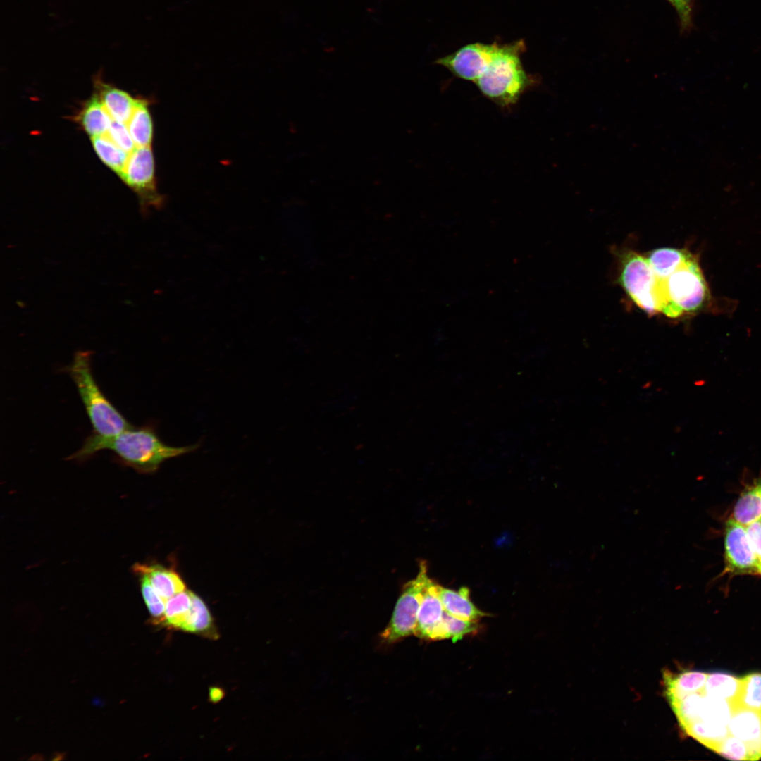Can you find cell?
I'll return each instance as SVG.
<instances>
[{
	"instance_id": "44dd1931",
	"label": "cell",
	"mask_w": 761,
	"mask_h": 761,
	"mask_svg": "<svg viewBox=\"0 0 761 761\" xmlns=\"http://www.w3.org/2000/svg\"><path fill=\"white\" fill-rule=\"evenodd\" d=\"M91 140L101 161L119 175L127 163L130 154L118 147L106 135L91 137Z\"/></svg>"
},
{
	"instance_id": "7a4b0ae2",
	"label": "cell",
	"mask_w": 761,
	"mask_h": 761,
	"mask_svg": "<svg viewBox=\"0 0 761 761\" xmlns=\"http://www.w3.org/2000/svg\"><path fill=\"white\" fill-rule=\"evenodd\" d=\"M525 49L522 39L500 44L493 61L474 82L484 97L502 107L518 101L534 80L522 66L521 56Z\"/></svg>"
},
{
	"instance_id": "f1b7e54d",
	"label": "cell",
	"mask_w": 761,
	"mask_h": 761,
	"mask_svg": "<svg viewBox=\"0 0 761 761\" xmlns=\"http://www.w3.org/2000/svg\"><path fill=\"white\" fill-rule=\"evenodd\" d=\"M679 16L681 28L688 29L692 24V0H667Z\"/></svg>"
},
{
	"instance_id": "d6986e66",
	"label": "cell",
	"mask_w": 761,
	"mask_h": 761,
	"mask_svg": "<svg viewBox=\"0 0 761 761\" xmlns=\"http://www.w3.org/2000/svg\"><path fill=\"white\" fill-rule=\"evenodd\" d=\"M686 249L660 248L652 250L646 256L657 280L667 278L691 255Z\"/></svg>"
},
{
	"instance_id": "9c48e42d",
	"label": "cell",
	"mask_w": 761,
	"mask_h": 761,
	"mask_svg": "<svg viewBox=\"0 0 761 761\" xmlns=\"http://www.w3.org/2000/svg\"><path fill=\"white\" fill-rule=\"evenodd\" d=\"M726 567L733 574H758V562L746 527L729 519L724 531Z\"/></svg>"
},
{
	"instance_id": "d4e9b609",
	"label": "cell",
	"mask_w": 761,
	"mask_h": 761,
	"mask_svg": "<svg viewBox=\"0 0 761 761\" xmlns=\"http://www.w3.org/2000/svg\"><path fill=\"white\" fill-rule=\"evenodd\" d=\"M734 707L761 710V673L753 672L741 677V685Z\"/></svg>"
},
{
	"instance_id": "2e32d148",
	"label": "cell",
	"mask_w": 761,
	"mask_h": 761,
	"mask_svg": "<svg viewBox=\"0 0 761 761\" xmlns=\"http://www.w3.org/2000/svg\"><path fill=\"white\" fill-rule=\"evenodd\" d=\"M760 519L761 476L741 494L733 511V519L744 526Z\"/></svg>"
},
{
	"instance_id": "5b68a950",
	"label": "cell",
	"mask_w": 761,
	"mask_h": 761,
	"mask_svg": "<svg viewBox=\"0 0 761 761\" xmlns=\"http://www.w3.org/2000/svg\"><path fill=\"white\" fill-rule=\"evenodd\" d=\"M431 580L428 575L427 564L425 561H421L416 577L404 584L390 621L380 634L384 643H396L404 638L414 635L419 607L425 589Z\"/></svg>"
},
{
	"instance_id": "603a6c76",
	"label": "cell",
	"mask_w": 761,
	"mask_h": 761,
	"mask_svg": "<svg viewBox=\"0 0 761 761\" xmlns=\"http://www.w3.org/2000/svg\"><path fill=\"white\" fill-rule=\"evenodd\" d=\"M192 592L185 590L166 601L163 626L169 629L182 630L185 624L192 604Z\"/></svg>"
},
{
	"instance_id": "e0dca14e",
	"label": "cell",
	"mask_w": 761,
	"mask_h": 761,
	"mask_svg": "<svg viewBox=\"0 0 761 761\" xmlns=\"http://www.w3.org/2000/svg\"><path fill=\"white\" fill-rule=\"evenodd\" d=\"M181 631L211 639H216L219 636L207 606L193 592L190 613Z\"/></svg>"
},
{
	"instance_id": "5bb4252c",
	"label": "cell",
	"mask_w": 761,
	"mask_h": 761,
	"mask_svg": "<svg viewBox=\"0 0 761 761\" xmlns=\"http://www.w3.org/2000/svg\"><path fill=\"white\" fill-rule=\"evenodd\" d=\"M75 120L91 137L105 135L113 120L97 94L85 103Z\"/></svg>"
},
{
	"instance_id": "1f68e13d",
	"label": "cell",
	"mask_w": 761,
	"mask_h": 761,
	"mask_svg": "<svg viewBox=\"0 0 761 761\" xmlns=\"http://www.w3.org/2000/svg\"><path fill=\"white\" fill-rule=\"evenodd\" d=\"M225 693L223 690L218 687H211L209 688V700L214 703H218L223 698Z\"/></svg>"
},
{
	"instance_id": "9a60e30c",
	"label": "cell",
	"mask_w": 761,
	"mask_h": 761,
	"mask_svg": "<svg viewBox=\"0 0 761 761\" xmlns=\"http://www.w3.org/2000/svg\"><path fill=\"white\" fill-rule=\"evenodd\" d=\"M728 724L731 735L744 742L761 736V710H755L742 707H734Z\"/></svg>"
},
{
	"instance_id": "4dcf8cb0",
	"label": "cell",
	"mask_w": 761,
	"mask_h": 761,
	"mask_svg": "<svg viewBox=\"0 0 761 761\" xmlns=\"http://www.w3.org/2000/svg\"><path fill=\"white\" fill-rule=\"evenodd\" d=\"M748 749V760H757L761 758V736L756 739L745 742Z\"/></svg>"
},
{
	"instance_id": "83f0119b",
	"label": "cell",
	"mask_w": 761,
	"mask_h": 761,
	"mask_svg": "<svg viewBox=\"0 0 761 761\" xmlns=\"http://www.w3.org/2000/svg\"><path fill=\"white\" fill-rule=\"evenodd\" d=\"M105 135L118 147L129 154L137 147L125 123L113 120Z\"/></svg>"
},
{
	"instance_id": "52a82bcc",
	"label": "cell",
	"mask_w": 761,
	"mask_h": 761,
	"mask_svg": "<svg viewBox=\"0 0 761 761\" xmlns=\"http://www.w3.org/2000/svg\"><path fill=\"white\" fill-rule=\"evenodd\" d=\"M620 283L636 305L647 314L659 312L657 279L646 256L633 252L624 255Z\"/></svg>"
},
{
	"instance_id": "6da1fadb",
	"label": "cell",
	"mask_w": 761,
	"mask_h": 761,
	"mask_svg": "<svg viewBox=\"0 0 761 761\" xmlns=\"http://www.w3.org/2000/svg\"><path fill=\"white\" fill-rule=\"evenodd\" d=\"M199 446V443L182 447L167 445L159 437L155 427L149 424L140 428L132 426L112 436L92 434L85 440L81 448L67 459H85L99 451L109 450L123 464L142 473H152L164 461L192 452Z\"/></svg>"
},
{
	"instance_id": "277c9868",
	"label": "cell",
	"mask_w": 761,
	"mask_h": 761,
	"mask_svg": "<svg viewBox=\"0 0 761 761\" xmlns=\"http://www.w3.org/2000/svg\"><path fill=\"white\" fill-rule=\"evenodd\" d=\"M657 279V278H656ZM660 312L676 318L702 308L708 288L698 260L691 255L667 278L657 279Z\"/></svg>"
},
{
	"instance_id": "ba28073f",
	"label": "cell",
	"mask_w": 761,
	"mask_h": 761,
	"mask_svg": "<svg viewBox=\"0 0 761 761\" xmlns=\"http://www.w3.org/2000/svg\"><path fill=\"white\" fill-rule=\"evenodd\" d=\"M500 44L475 42L435 61L456 77L475 82L497 54Z\"/></svg>"
},
{
	"instance_id": "3957f363",
	"label": "cell",
	"mask_w": 761,
	"mask_h": 761,
	"mask_svg": "<svg viewBox=\"0 0 761 761\" xmlns=\"http://www.w3.org/2000/svg\"><path fill=\"white\" fill-rule=\"evenodd\" d=\"M67 371L76 385L94 433L112 436L132 427L105 397L94 380L89 351H77Z\"/></svg>"
},
{
	"instance_id": "ffe728a7",
	"label": "cell",
	"mask_w": 761,
	"mask_h": 761,
	"mask_svg": "<svg viewBox=\"0 0 761 761\" xmlns=\"http://www.w3.org/2000/svg\"><path fill=\"white\" fill-rule=\"evenodd\" d=\"M741 685V678L734 675L723 672L708 673L701 691L705 695L734 703L738 696Z\"/></svg>"
},
{
	"instance_id": "f546056e",
	"label": "cell",
	"mask_w": 761,
	"mask_h": 761,
	"mask_svg": "<svg viewBox=\"0 0 761 761\" xmlns=\"http://www.w3.org/2000/svg\"><path fill=\"white\" fill-rule=\"evenodd\" d=\"M745 527L757 556L758 574L761 575V519Z\"/></svg>"
},
{
	"instance_id": "7402d4cb",
	"label": "cell",
	"mask_w": 761,
	"mask_h": 761,
	"mask_svg": "<svg viewBox=\"0 0 761 761\" xmlns=\"http://www.w3.org/2000/svg\"><path fill=\"white\" fill-rule=\"evenodd\" d=\"M478 626V621L462 619L445 611L443 619L433 631L431 640L450 638L455 643L467 635L477 632Z\"/></svg>"
},
{
	"instance_id": "4316f807",
	"label": "cell",
	"mask_w": 761,
	"mask_h": 761,
	"mask_svg": "<svg viewBox=\"0 0 761 761\" xmlns=\"http://www.w3.org/2000/svg\"><path fill=\"white\" fill-rule=\"evenodd\" d=\"M715 752L731 760H748V757L745 743L730 734L722 741Z\"/></svg>"
},
{
	"instance_id": "30bf717a",
	"label": "cell",
	"mask_w": 761,
	"mask_h": 761,
	"mask_svg": "<svg viewBox=\"0 0 761 761\" xmlns=\"http://www.w3.org/2000/svg\"><path fill=\"white\" fill-rule=\"evenodd\" d=\"M444 607L438 592V584L431 580L427 585L419 607L414 636L431 640L435 629L440 624Z\"/></svg>"
},
{
	"instance_id": "8fae6325",
	"label": "cell",
	"mask_w": 761,
	"mask_h": 761,
	"mask_svg": "<svg viewBox=\"0 0 761 761\" xmlns=\"http://www.w3.org/2000/svg\"><path fill=\"white\" fill-rule=\"evenodd\" d=\"M98 97L111 118L116 121L127 123L135 109L137 99L131 97L126 92L112 85L105 84L100 80H96Z\"/></svg>"
},
{
	"instance_id": "ac0fdd59",
	"label": "cell",
	"mask_w": 761,
	"mask_h": 761,
	"mask_svg": "<svg viewBox=\"0 0 761 761\" xmlns=\"http://www.w3.org/2000/svg\"><path fill=\"white\" fill-rule=\"evenodd\" d=\"M126 125L136 147L151 146L153 121L147 100L137 99L135 109Z\"/></svg>"
},
{
	"instance_id": "484cf974",
	"label": "cell",
	"mask_w": 761,
	"mask_h": 761,
	"mask_svg": "<svg viewBox=\"0 0 761 761\" xmlns=\"http://www.w3.org/2000/svg\"><path fill=\"white\" fill-rule=\"evenodd\" d=\"M141 589L147 609L155 624H162L164 619L166 600L154 589L149 578L144 574H140Z\"/></svg>"
},
{
	"instance_id": "cb8c5ba5",
	"label": "cell",
	"mask_w": 761,
	"mask_h": 761,
	"mask_svg": "<svg viewBox=\"0 0 761 761\" xmlns=\"http://www.w3.org/2000/svg\"><path fill=\"white\" fill-rule=\"evenodd\" d=\"M688 735L712 750L729 735L727 726L715 725L702 722H694L682 729Z\"/></svg>"
},
{
	"instance_id": "8992f818",
	"label": "cell",
	"mask_w": 761,
	"mask_h": 761,
	"mask_svg": "<svg viewBox=\"0 0 761 761\" xmlns=\"http://www.w3.org/2000/svg\"><path fill=\"white\" fill-rule=\"evenodd\" d=\"M119 176L137 194L143 214L149 208L163 206L165 197L157 189L151 146L137 147Z\"/></svg>"
},
{
	"instance_id": "4fadbf2b",
	"label": "cell",
	"mask_w": 761,
	"mask_h": 761,
	"mask_svg": "<svg viewBox=\"0 0 761 761\" xmlns=\"http://www.w3.org/2000/svg\"><path fill=\"white\" fill-rule=\"evenodd\" d=\"M135 569L147 575L154 589L166 601L187 589L180 575L172 569L159 564H136Z\"/></svg>"
},
{
	"instance_id": "7c38bea8",
	"label": "cell",
	"mask_w": 761,
	"mask_h": 761,
	"mask_svg": "<svg viewBox=\"0 0 761 761\" xmlns=\"http://www.w3.org/2000/svg\"><path fill=\"white\" fill-rule=\"evenodd\" d=\"M438 592L445 611L452 616L464 620L478 621L488 614L480 610L472 602L467 587H461L454 590L438 584Z\"/></svg>"
}]
</instances>
